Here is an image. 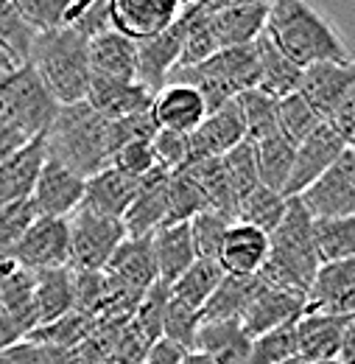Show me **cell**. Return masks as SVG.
<instances>
[{
  "mask_svg": "<svg viewBox=\"0 0 355 364\" xmlns=\"http://www.w3.org/2000/svg\"><path fill=\"white\" fill-rule=\"evenodd\" d=\"M263 34L300 70L319 62L353 65V53L339 28L308 0H271Z\"/></svg>",
  "mask_w": 355,
  "mask_h": 364,
  "instance_id": "cell-1",
  "label": "cell"
},
{
  "mask_svg": "<svg viewBox=\"0 0 355 364\" xmlns=\"http://www.w3.org/2000/svg\"><path fill=\"white\" fill-rule=\"evenodd\" d=\"M311 213L302 208L297 196L288 199L285 216L268 232V255L258 280L271 289L305 294L313 274L319 269V258L313 250Z\"/></svg>",
  "mask_w": 355,
  "mask_h": 364,
  "instance_id": "cell-2",
  "label": "cell"
},
{
  "mask_svg": "<svg viewBox=\"0 0 355 364\" xmlns=\"http://www.w3.org/2000/svg\"><path fill=\"white\" fill-rule=\"evenodd\" d=\"M109 121L98 115L87 101L59 107L50 129L45 132V151L82 180L109 166Z\"/></svg>",
  "mask_w": 355,
  "mask_h": 364,
  "instance_id": "cell-3",
  "label": "cell"
},
{
  "mask_svg": "<svg viewBox=\"0 0 355 364\" xmlns=\"http://www.w3.org/2000/svg\"><path fill=\"white\" fill-rule=\"evenodd\" d=\"M28 65L59 107L87 98V40L73 28H53L37 34L28 50Z\"/></svg>",
  "mask_w": 355,
  "mask_h": 364,
  "instance_id": "cell-4",
  "label": "cell"
},
{
  "mask_svg": "<svg viewBox=\"0 0 355 364\" xmlns=\"http://www.w3.org/2000/svg\"><path fill=\"white\" fill-rule=\"evenodd\" d=\"M0 112L28 140H34V137H45V132L50 129L59 112V104L45 90L34 68L23 62L6 76H0Z\"/></svg>",
  "mask_w": 355,
  "mask_h": 364,
  "instance_id": "cell-5",
  "label": "cell"
},
{
  "mask_svg": "<svg viewBox=\"0 0 355 364\" xmlns=\"http://www.w3.org/2000/svg\"><path fill=\"white\" fill-rule=\"evenodd\" d=\"M70 235V269L73 272H101L115 250L126 241V230L121 219L98 216L92 210L79 208L67 219Z\"/></svg>",
  "mask_w": 355,
  "mask_h": 364,
  "instance_id": "cell-6",
  "label": "cell"
},
{
  "mask_svg": "<svg viewBox=\"0 0 355 364\" xmlns=\"http://www.w3.org/2000/svg\"><path fill=\"white\" fill-rule=\"evenodd\" d=\"M302 208L311 213V219H342L355 216V151L347 146L339 160L311 182L300 196Z\"/></svg>",
  "mask_w": 355,
  "mask_h": 364,
  "instance_id": "cell-7",
  "label": "cell"
},
{
  "mask_svg": "<svg viewBox=\"0 0 355 364\" xmlns=\"http://www.w3.org/2000/svg\"><path fill=\"white\" fill-rule=\"evenodd\" d=\"M9 261L34 274L70 267L67 219H34L17 247L9 252Z\"/></svg>",
  "mask_w": 355,
  "mask_h": 364,
  "instance_id": "cell-8",
  "label": "cell"
},
{
  "mask_svg": "<svg viewBox=\"0 0 355 364\" xmlns=\"http://www.w3.org/2000/svg\"><path fill=\"white\" fill-rule=\"evenodd\" d=\"M297 356L308 364L353 362V317L302 314L297 319Z\"/></svg>",
  "mask_w": 355,
  "mask_h": 364,
  "instance_id": "cell-9",
  "label": "cell"
},
{
  "mask_svg": "<svg viewBox=\"0 0 355 364\" xmlns=\"http://www.w3.org/2000/svg\"><path fill=\"white\" fill-rule=\"evenodd\" d=\"M355 311V258L319 264L305 291V314L353 317Z\"/></svg>",
  "mask_w": 355,
  "mask_h": 364,
  "instance_id": "cell-10",
  "label": "cell"
},
{
  "mask_svg": "<svg viewBox=\"0 0 355 364\" xmlns=\"http://www.w3.org/2000/svg\"><path fill=\"white\" fill-rule=\"evenodd\" d=\"M82 196H84V180L48 157L28 202L37 219H70L82 208Z\"/></svg>",
  "mask_w": 355,
  "mask_h": 364,
  "instance_id": "cell-11",
  "label": "cell"
},
{
  "mask_svg": "<svg viewBox=\"0 0 355 364\" xmlns=\"http://www.w3.org/2000/svg\"><path fill=\"white\" fill-rule=\"evenodd\" d=\"M177 17V0H109V28L132 43L157 37Z\"/></svg>",
  "mask_w": 355,
  "mask_h": 364,
  "instance_id": "cell-12",
  "label": "cell"
},
{
  "mask_svg": "<svg viewBox=\"0 0 355 364\" xmlns=\"http://www.w3.org/2000/svg\"><path fill=\"white\" fill-rule=\"evenodd\" d=\"M347 149V143L336 135L327 124H322L319 129H313L311 135L305 137L297 151H294V166H291V177L285 182L283 196H300L311 182H316L336 160L339 154Z\"/></svg>",
  "mask_w": 355,
  "mask_h": 364,
  "instance_id": "cell-13",
  "label": "cell"
},
{
  "mask_svg": "<svg viewBox=\"0 0 355 364\" xmlns=\"http://www.w3.org/2000/svg\"><path fill=\"white\" fill-rule=\"evenodd\" d=\"M297 92L305 98V104L322 118V124L333 115V109L355 92V70L353 65H333V62H319L308 65L300 73V87Z\"/></svg>",
  "mask_w": 355,
  "mask_h": 364,
  "instance_id": "cell-14",
  "label": "cell"
},
{
  "mask_svg": "<svg viewBox=\"0 0 355 364\" xmlns=\"http://www.w3.org/2000/svg\"><path fill=\"white\" fill-rule=\"evenodd\" d=\"M244 115L238 101L219 107L216 112H207L204 121L187 132V163L207 160V157H224L229 149H235L244 140Z\"/></svg>",
  "mask_w": 355,
  "mask_h": 364,
  "instance_id": "cell-15",
  "label": "cell"
},
{
  "mask_svg": "<svg viewBox=\"0 0 355 364\" xmlns=\"http://www.w3.org/2000/svg\"><path fill=\"white\" fill-rule=\"evenodd\" d=\"M302 314H305V294L271 289V286L261 283L255 297L249 300L244 317H241V328L246 331L249 339H255V336L268 333L274 328L294 325Z\"/></svg>",
  "mask_w": 355,
  "mask_h": 364,
  "instance_id": "cell-16",
  "label": "cell"
},
{
  "mask_svg": "<svg viewBox=\"0 0 355 364\" xmlns=\"http://www.w3.org/2000/svg\"><path fill=\"white\" fill-rule=\"evenodd\" d=\"M268 255V235L261 230L232 222L222 238L216 264L222 267L224 274H235V277H258L263 269Z\"/></svg>",
  "mask_w": 355,
  "mask_h": 364,
  "instance_id": "cell-17",
  "label": "cell"
},
{
  "mask_svg": "<svg viewBox=\"0 0 355 364\" xmlns=\"http://www.w3.org/2000/svg\"><path fill=\"white\" fill-rule=\"evenodd\" d=\"M137 46V68H134V82L143 85L148 92L163 90L168 85V76L179 65V50H182V31L179 23L168 26L151 40L134 43Z\"/></svg>",
  "mask_w": 355,
  "mask_h": 364,
  "instance_id": "cell-18",
  "label": "cell"
},
{
  "mask_svg": "<svg viewBox=\"0 0 355 364\" xmlns=\"http://www.w3.org/2000/svg\"><path fill=\"white\" fill-rule=\"evenodd\" d=\"M165 188H168V171L163 168L148 171L137 182L132 205L121 219L126 238H148L154 230L165 225Z\"/></svg>",
  "mask_w": 355,
  "mask_h": 364,
  "instance_id": "cell-19",
  "label": "cell"
},
{
  "mask_svg": "<svg viewBox=\"0 0 355 364\" xmlns=\"http://www.w3.org/2000/svg\"><path fill=\"white\" fill-rule=\"evenodd\" d=\"M84 101L98 115H104L106 121H115V118H126V115H134V112H148L151 101H154V92H148L137 82L89 76L87 98Z\"/></svg>",
  "mask_w": 355,
  "mask_h": 364,
  "instance_id": "cell-20",
  "label": "cell"
},
{
  "mask_svg": "<svg viewBox=\"0 0 355 364\" xmlns=\"http://www.w3.org/2000/svg\"><path fill=\"white\" fill-rule=\"evenodd\" d=\"M148 112H151L157 129L187 135L204 121L207 107H204L202 95L193 87H187V85H165L163 90L154 92V101H151Z\"/></svg>",
  "mask_w": 355,
  "mask_h": 364,
  "instance_id": "cell-21",
  "label": "cell"
},
{
  "mask_svg": "<svg viewBox=\"0 0 355 364\" xmlns=\"http://www.w3.org/2000/svg\"><path fill=\"white\" fill-rule=\"evenodd\" d=\"M0 314L9 319L23 339L37 328L34 314V272L0 258Z\"/></svg>",
  "mask_w": 355,
  "mask_h": 364,
  "instance_id": "cell-22",
  "label": "cell"
},
{
  "mask_svg": "<svg viewBox=\"0 0 355 364\" xmlns=\"http://www.w3.org/2000/svg\"><path fill=\"white\" fill-rule=\"evenodd\" d=\"M45 160H48V151H45L43 137L28 140L20 151L0 160V208L31 199V191L37 185Z\"/></svg>",
  "mask_w": 355,
  "mask_h": 364,
  "instance_id": "cell-23",
  "label": "cell"
},
{
  "mask_svg": "<svg viewBox=\"0 0 355 364\" xmlns=\"http://www.w3.org/2000/svg\"><path fill=\"white\" fill-rule=\"evenodd\" d=\"M137 182L140 180H132V177L115 171L112 166H106L84 180L82 208L98 213V216L124 219V213L129 210L134 193H137Z\"/></svg>",
  "mask_w": 355,
  "mask_h": 364,
  "instance_id": "cell-24",
  "label": "cell"
},
{
  "mask_svg": "<svg viewBox=\"0 0 355 364\" xmlns=\"http://www.w3.org/2000/svg\"><path fill=\"white\" fill-rule=\"evenodd\" d=\"M210 26H213L219 50L222 48L249 46L263 34L266 6L263 3H249V0H235L232 6L210 14Z\"/></svg>",
  "mask_w": 355,
  "mask_h": 364,
  "instance_id": "cell-25",
  "label": "cell"
},
{
  "mask_svg": "<svg viewBox=\"0 0 355 364\" xmlns=\"http://www.w3.org/2000/svg\"><path fill=\"white\" fill-rule=\"evenodd\" d=\"M87 65L89 76H106V79H124L134 82L137 68V46L118 31H104L87 40Z\"/></svg>",
  "mask_w": 355,
  "mask_h": 364,
  "instance_id": "cell-26",
  "label": "cell"
},
{
  "mask_svg": "<svg viewBox=\"0 0 355 364\" xmlns=\"http://www.w3.org/2000/svg\"><path fill=\"white\" fill-rule=\"evenodd\" d=\"M70 311H76L73 269L70 267H62V269H48V272L34 274V314H37V328L67 317Z\"/></svg>",
  "mask_w": 355,
  "mask_h": 364,
  "instance_id": "cell-27",
  "label": "cell"
},
{
  "mask_svg": "<svg viewBox=\"0 0 355 364\" xmlns=\"http://www.w3.org/2000/svg\"><path fill=\"white\" fill-rule=\"evenodd\" d=\"M148 241H151L157 280L165 286H171L179 274L196 261V250H193L187 225H165V228L154 230L148 235Z\"/></svg>",
  "mask_w": 355,
  "mask_h": 364,
  "instance_id": "cell-28",
  "label": "cell"
},
{
  "mask_svg": "<svg viewBox=\"0 0 355 364\" xmlns=\"http://www.w3.org/2000/svg\"><path fill=\"white\" fill-rule=\"evenodd\" d=\"M252 339L241 322H202L193 350L210 356L216 364H246Z\"/></svg>",
  "mask_w": 355,
  "mask_h": 364,
  "instance_id": "cell-29",
  "label": "cell"
},
{
  "mask_svg": "<svg viewBox=\"0 0 355 364\" xmlns=\"http://www.w3.org/2000/svg\"><path fill=\"white\" fill-rule=\"evenodd\" d=\"M179 171H185L190 180L196 182L207 199L210 210H219L226 219H235V208H238V196L229 185V177L224 171L222 157H207V160H193L185 163Z\"/></svg>",
  "mask_w": 355,
  "mask_h": 364,
  "instance_id": "cell-30",
  "label": "cell"
},
{
  "mask_svg": "<svg viewBox=\"0 0 355 364\" xmlns=\"http://www.w3.org/2000/svg\"><path fill=\"white\" fill-rule=\"evenodd\" d=\"M261 280L258 277H235L224 274L219 289L202 309V322H241L249 300L255 297Z\"/></svg>",
  "mask_w": 355,
  "mask_h": 364,
  "instance_id": "cell-31",
  "label": "cell"
},
{
  "mask_svg": "<svg viewBox=\"0 0 355 364\" xmlns=\"http://www.w3.org/2000/svg\"><path fill=\"white\" fill-rule=\"evenodd\" d=\"M255 48H258V65H261L258 90L271 95V98H285V95L297 92L302 70L271 46V40H268L266 34H261L255 40Z\"/></svg>",
  "mask_w": 355,
  "mask_h": 364,
  "instance_id": "cell-32",
  "label": "cell"
},
{
  "mask_svg": "<svg viewBox=\"0 0 355 364\" xmlns=\"http://www.w3.org/2000/svg\"><path fill=\"white\" fill-rule=\"evenodd\" d=\"M222 280H224V272L216 261H210V258H196V261L171 283V297H174L177 303H182V306H187V309H193V311L202 314V309L207 306V300L213 297V291L219 289Z\"/></svg>",
  "mask_w": 355,
  "mask_h": 364,
  "instance_id": "cell-33",
  "label": "cell"
},
{
  "mask_svg": "<svg viewBox=\"0 0 355 364\" xmlns=\"http://www.w3.org/2000/svg\"><path fill=\"white\" fill-rule=\"evenodd\" d=\"M179 31H182V50H179V65L177 68H193V65H202L204 59H210L219 43H216V34H213V26H210V14L204 9H190V11H182L177 17ZM174 68V70H177Z\"/></svg>",
  "mask_w": 355,
  "mask_h": 364,
  "instance_id": "cell-34",
  "label": "cell"
},
{
  "mask_svg": "<svg viewBox=\"0 0 355 364\" xmlns=\"http://www.w3.org/2000/svg\"><path fill=\"white\" fill-rule=\"evenodd\" d=\"M311 235L319 264H336V261L355 258V216L313 219Z\"/></svg>",
  "mask_w": 355,
  "mask_h": 364,
  "instance_id": "cell-35",
  "label": "cell"
},
{
  "mask_svg": "<svg viewBox=\"0 0 355 364\" xmlns=\"http://www.w3.org/2000/svg\"><path fill=\"white\" fill-rule=\"evenodd\" d=\"M252 146H255V163H258V180H261V185L283 193L285 182L291 177L297 146L288 137L280 135V132L266 137V140H261V143H252Z\"/></svg>",
  "mask_w": 355,
  "mask_h": 364,
  "instance_id": "cell-36",
  "label": "cell"
},
{
  "mask_svg": "<svg viewBox=\"0 0 355 364\" xmlns=\"http://www.w3.org/2000/svg\"><path fill=\"white\" fill-rule=\"evenodd\" d=\"M285 205L288 199L277 191H271L266 185H258L252 188L235 208V219L232 222H241V225H249V228L261 230V232H271L283 222L285 216Z\"/></svg>",
  "mask_w": 355,
  "mask_h": 364,
  "instance_id": "cell-37",
  "label": "cell"
},
{
  "mask_svg": "<svg viewBox=\"0 0 355 364\" xmlns=\"http://www.w3.org/2000/svg\"><path fill=\"white\" fill-rule=\"evenodd\" d=\"M202 210H207V199H204L202 188L190 180L185 171L168 174V188H165V225H187Z\"/></svg>",
  "mask_w": 355,
  "mask_h": 364,
  "instance_id": "cell-38",
  "label": "cell"
},
{
  "mask_svg": "<svg viewBox=\"0 0 355 364\" xmlns=\"http://www.w3.org/2000/svg\"><path fill=\"white\" fill-rule=\"evenodd\" d=\"M241 115H244V140L261 143L266 137L277 135V98L261 90H246L235 95Z\"/></svg>",
  "mask_w": 355,
  "mask_h": 364,
  "instance_id": "cell-39",
  "label": "cell"
},
{
  "mask_svg": "<svg viewBox=\"0 0 355 364\" xmlns=\"http://www.w3.org/2000/svg\"><path fill=\"white\" fill-rule=\"evenodd\" d=\"M319 127H322V118L305 104V98L300 92L277 98V132L288 137L294 146H300Z\"/></svg>",
  "mask_w": 355,
  "mask_h": 364,
  "instance_id": "cell-40",
  "label": "cell"
},
{
  "mask_svg": "<svg viewBox=\"0 0 355 364\" xmlns=\"http://www.w3.org/2000/svg\"><path fill=\"white\" fill-rule=\"evenodd\" d=\"M168 297H171V286H165V283L157 280V283L143 294V300L137 303V309L132 311L134 331L143 336L146 345L163 339V319H165Z\"/></svg>",
  "mask_w": 355,
  "mask_h": 364,
  "instance_id": "cell-41",
  "label": "cell"
},
{
  "mask_svg": "<svg viewBox=\"0 0 355 364\" xmlns=\"http://www.w3.org/2000/svg\"><path fill=\"white\" fill-rule=\"evenodd\" d=\"M297 356V322L261 333L249 345L246 364H283Z\"/></svg>",
  "mask_w": 355,
  "mask_h": 364,
  "instance_id": "cell-42",
  "label": "cell"
},
{
  "mask_svg": "<svg viewBox=\"0 0 355 364\" xmlns=\"http://www.w3.org/2000/svg\"><path fill=\"white\" fill-rule=\"evenodd\" d=\"M229 225H232V219H226L224 213L210 210V208L202 210L199 216H193V219L187 222V232H190L196 258H210V261H216L219 247H222V238Z\"/></svg>",
  "mask_w": 355,
  "mask_h": 364,
  "instance_id": "cell-43",
  "label": "cell"
},
{
  "mask_svg": "<svg viewBox=\"0 0 355 364\" xmlns=\"http://www.w3.org/2000/svg\"><path fill=\"white\" fill-rule=\"evenodd\" d=\"M9 3L34 34L65 28V17L70 6V0H9Z\"/></svg>",
  "mask_w": 355,
  "mask_h": 364,
  "instance_id": "cell-44",
  "label": "cell"
},
{
  "mask_svg": "<svg viewBox=\"0 0 355 364\" xmlns=\"http://www.w3.org/2000/svg\"><path fill=\"white\" fill-rule=\"evenodd\" d=\"M224 171L229 177V185L238 196V202L252 191L258 188L261 180H258V163H255V146L249 140H241L235 149H229L222 157Z\"/></svg>",
  "mask_w": 355,
  "mask_h": 364,
  "instance_id": "cell-45",
  "label": "cell"
},
{
  "mask_svg": "<svg viewBox=\"0 0 355 364\" xmlns=\"http://www.w3.org/2000/svg\"><path fill=\"white\" fill-rule=\"evenodd\" d=\"M199 328H202V314L177 303L174 297H168L165 319H163V339L179 345L182 350H193Z\"/></svg>",
  "mask_w": 355,
  "mask_h": 364,
  "instance_id": "cell-46",
  "label": "cell"
},
{
  "mask_svg": "<svg viewBox=\"0 0 355 364\" xmlns=\"http://www.w3.org/2000/svg\"><path fill=\"white\" fill-rule=\"evenodd\" d=\"M34 31L17 17V11L11 9L9 0H0V46L9 50V56L23 65L28 62V50H31V43H34Z\"/></svg>",
  "mask_w": 355,
  "mask_h": 364,
  "instance_id": "cell-47",
  "label": "cell"
},
{
  "mask_svg": "<svg viewBox=\"0 0 355 364\" xmlns=\"http://www.w3.org/2000/svg\"><path fill=\"white\" fill-rule=\"evenodd\" d=\"M34 219H37V213L28 199L0 208V258H9V252L17 247V241L31 228Z\"/></svg>",
  "mask_w": 355,
  "mask_h": 364,
  "instance_id": "cell-48",
  "label": "cell"
},
{
  "mask_svg": "<svg viewBox=\"0 0 355 364\" xmlns=\"http://www.w3.org/2000/svg\"><path fill=\"white\" fill-rule=\"evenodd\" d=\"M148 143H151V154H154V166L157 168L174 174L187 163V135L157 129Z\"/></svg>",
  "mask_w": 355,
  "mask_h": 364,
  "instance_id": "cell-49",
  "label": "cell"
},
{
  "mask_svg": "<svg viewBox=\"0 0 355 364\" xmlns=\"http://www.w3.org/2000/svg\"><path fill=\"white\" fill-rule=\"evenodd\" d=\"M109 151L115 154L121 146L126 143H134V140H151L157 127H154V118L151 112H134V115H126V118H115L109 121ZM112 160V157H109Z\"/></svg>",
  "mask_w": 355,
  "mask_h": 364,
  "instance_id": "cell-50",
  "label": "cell"
},
{
  "mask_svg": "<svg viewBox=\"0 0 355 364\" xmlns=\"http://www.w3.org/2000/svg\"><path fill=\"white\" fill-rule=\"evenodd\" d=\"M109 166H112L115 171L132 177V180H143L148 171L157 168V166H154V154H151V143H148V140H134V143L121 146V149L112 154Z\"/></svg>",
  "mask_w": 355,
  "mask_h": 364,
  "instance_id": "cell-51",
  "label": "cell"
},
{
  "mask_svg": "<svg viewBox=\"0 0 355 364\" xmlns=\"http://www.w3.org/2000/svg\"><path fill=\"white\" fill-rule=\"evenodd\" d=\"M336 135L342 137L347 146H353V137H355V92L353 95H347L336 109H333V115L324 121Z\"/></svg>",
  "mask_w": 355,
  "mask_h": 364,
  "instance_id": "cell-52",
  "label": "cell"
},
{
  "mask_svg": "<svg viewBox=\"0 0 355 364\" xmlns=\"http://www.w3.org/2000/svg\"><path fill=\"white\" fill-rule=\"evenodd\" d=\"M185 353H187V350H182V348L174 345V342H168V339H157V342H151V345L146 348V353H143L140 364H179Z\"/></svg>",
  "mask_w": 355,
  "mask_h": 364,
  "instance_id": "cell-53",
  "label": "cell"
},
{
  "mask_svg": "<svg viewBox=\"0 0 355 364\" xmlns=\"http://www.w3.org/2000/svg\"><path fill=\"white\" fill-rule=\"evenodd\" d=\"M26 143H28V137L23 135V132H20V129L0 112V160L11 157V154L20 151Z\"/></svg>",
  "mask_w": 355,
  "mask_h": 364,
  "instance_id": "cell-54",
  "label": "cell"
},
{
  "mask_svg": "<svg viewBox=\"0 0 355 364\" xmlns=\"http://www.w3.org/2000/svg\"><path fill=\"white\" fill-rule=\"evenodd\" d=\"M17 342H23V333L9 322V319L0 314V353L3 350H9L11 345H17Z\"/></svg>",
  "mask_w": 355,
  "mask_h": 364,
  "instance_id": "cell-55",
  "label": "cell"
},
{
  "mask_svg": "<svg viewBox=\"0 0 355 364\" xmlns=\"http://www.w3.org/2000/svg\"><path fill=\"white\" fill-rule=\"evenodd\" d=\"M179 364H216L210 356H204V353H199V350H187L185 356H182V362Z\"/></svg>",
  "mask_w": 355,
  "mask_h": 364,
  "instance_id": "cell-56",
  "label": "cell"
},
{
  "mask_svg": "<svg viewBox=\"0 0 355 364\" xmlns=\"http://www.w3.org/2000/svg\"><path fill=\"white\" fill-rule=\"evenodd\" d=\"M14 68H17V62L9 56V50H6V48L0 46V76H6V73H9V70H14Z\"/></svg>",
  "mask_w": 355,
  "mask_h": 364,
  "instance_id": "cell-57",
  "label": "cell"
},
{
  "mask_svg": "<svg viewBox=\"0 0 355 364\" xmlns=\"http://www.w3.org/2000/svg\"><path fill=\"white\" fill-rule=\"evenodd\" d=\"M202 0H177V6H179V14L182 11H190V9H196Z\"/></svg>",
  "mask_w": 355,
  "mask_h": 364,
  "instance_id": "cell-58",
  "label": "cell"
},
{
  "mask_svg": "<svg viewBox=\"0 0 355 364\" xmlns=\"http://www.w3.org/2000/svg\"><path fill=\"white\" fill-rule=\"evenodd\" d=\"M319 364H353L350 359H333V362H319Z\"/></svg>",
  "mask_w": 355,
  "mask_h": 364,
  "instance_id": "cell-59",
  "label": "cell"
},
{
  "mask_svg": "<svg viewBox=\"0 0 355 364\" xmlns=\"http://www.w3.org/2000/svg\"><path fill=\"white\" fill-rule=\"evenodd\" d=\"M283 364H308V362H302L300 356H294V359H288V362H283Z\"/></svg>",
  "mask_w": 355,
  "mask_h": 364,
  "instance_id": "cell-60",
  "label": "cell"
},
{
  "mask_svg": "<svg viewBox=\"0 0 355 364\" xmlns=\"http://www.w3.org/2000/svg\"><path fill=\"white\" fill-rule=\"evenodd\" d=\"M249 3H263V6H268V3H271V0H249Z\"/></svg>",
  "mask_w": 355,
  "mask_h": 364,
  "instance_id": "cell-61",
  "label": "cell"
}]
</instances>
